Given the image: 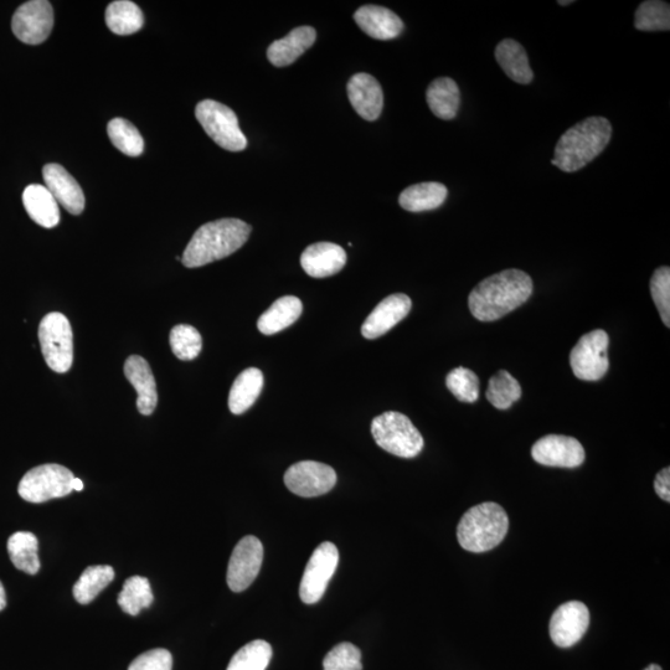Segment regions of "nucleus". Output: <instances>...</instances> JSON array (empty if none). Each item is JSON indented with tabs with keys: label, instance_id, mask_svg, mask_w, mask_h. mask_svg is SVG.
<instances>
[{
	"label": "nucleus",
	"instance_id": "f257e3e1",
	"mask_svg": "<svg viewBox=\"0 0 670 670\" xmlns=\"http://www.w3.org/2000/svg\"><path fill=\"white\" fill-rule=\"evenodd\" d=\"M533 288L528 273L505 270L478 283L469 295L468 306L478 321H498L527 302Z\"/></svg>",
	"mask_w": 670,
	"mask_h": 670
},
{
	"label": "nucleus",
	"instance_id": "f03ea898",
	"mask_svg": "<svg viewBox=\"0 0 670 670\" xmlns=\"http://www.w3.org/2000/svg\"><path fill=\"white\" fill-rule=\"evenodd\" d=\"M250 234L251 226L239 219H221L204 224L185 249L183 265L197 268L223 260L241 249Z\"/></svg>",
	"mask_w": 670,
	"mask_h": 670
},
{
	"label": "nucleus",
	"instance_id": "7ed1b4c3",
	"mask_svg": "<svg viewBox=\"0 0 670 670\" xmlns=\"http://www.w3.org/2000/svg\"><path fill=\"white\" fill-rule=\"evenodd\" d=\"M612 137V126L605 117H589L560 137L551 164L565 173H574L605 151Z\"/></svg>",
	"mask_w": 670,
	"mask_h": 670
},
{
	"label": "nucleus",
	"instance_id": "20e7f679",
	"mask_svg": "<svg viewBox=\"0 0 670 670\" xmlns=\"http://www.w3.org/2000/svg\"><path fill=\"white\" fill-rule=\"evenodd\" d=\"M509 519L497 503H482L468 510L458 524L457 538L463 549L471 553H486L505 538Z\"/></svg>",
	"mask_w": 670,
	"mask_h": 670
},
{
	"label": "nucleus",
	"instance_id": "39448f33",
	"mask_svg": "<svg viewBox=\"0 0 670 670\" xmlns=\"http://www.w3.org/2000/svg\"><path fill=\"white\" fill-rule=\"evenodd\" d=\"M371 435L383 450L402 458L416 457L425 445L424 438L409 417L395 411L375 417Z\"/></svg>",
	"mask_w": 670,
	"mask_h": 670
},
{
	"label": "nucleus",
	"instance_id": "423d86ee",
	"mask_svg": "<svg viewBox=\"0 0 670 670\" xmlns=\"http://www.w3.org/2000/svg\"><path fill=\"white\" fill-rule=\"evenodd\" d=\"M39 342L46 364L55 373L65 374L74 362V334L65 314H46L39 326Z\"/></svg>",
	"mask_w": 670,
	"mask_h": 670
},
{
	"label": "nucleus",
	"instance_id": "0eeeda50",
	"mask_svg": "<svg viewBox=\"0 0 670 670\" xmlns=\"http://www.w3.org/2000/svg\"><path fill=\"white\" fill-rule=\"evenodd\" d=\"M195 117L209 137L229 152H241L247 147L236 113L223 103L205 100L195 108Z\"/></svg>",
	"mask_w": 670,
	"mask_h": 670
},
{
	"label": "nucleus",
	"instance_id": "6e6552de",
	"mask_svg": "<svg viewBox=\"0 0 670 670\" xmlns=\"http://www.w3.org/2000/svg\"><path fill=\"white\" fill-rule=\"evenodd\" d=\"M74 474L64 466L43 465L30 469L19 483V496L29 503H44L69 496Z\"/></svg>",
	"mask_w": 670,
	"mask_h": 670
},
{
	"label": "nucleus",
	"instance_id": "1a4fd4ad",
	"mask_svg": "<svg viewBox=\"0 0 670 670\" xmlns=\"http://www.w3.org/2000/svg\"><path fill=\"white\" fill-rule=\"evenodd\" d=\"M608 335L596 329L582 335L579 342L571 350L570 365L577 379L597 381L603 378L608 370Z\"/></svg>",
	"mask_w": 670,
	"mask_h": 670
},
{
	"label": "nucleus",
	"instance_id": "9d476101",
	"mask_svg": "<svg viewBox=\"0 0 670 670\" xmlns=\"http://www.w3.org/2000/svg\"><path fill=\"white\" fill-rule=\"evenodd\" d=\"M339 551L332 543H323L318 546L309 559L304 570L300 586L301 600L307 605L321 601L338 568Z\"/></svg>",
	"mask_w": 670,
	"mask_h": 670
},
{
	"label": "nucleus",
	"instance_id": "9b49d317",
	"mask_svg": "<svg viewBox=\"0 0 670 670\" xmlns=\"http://www.w3.org/2000/svg\"><path fill=\"white\" fill-rule=\"evenodd\" d=\"M54 27V9L48 0H32L20 5L12 19V30L20 41L39 45Z\"/></svg>",
	"mask_w": 670,
	"mask_h": 670
},
{
	"label": "nucleus",
	"instance_id": "f8f14e48",
	"mask_svg": "<svg viewBox=\"0 0 670 670\" xmlns=\"http://www.w3.org/2000/svg\"><path fill=\"white\" fill-rule=\"evenodd\" d=\"M286 487L296 496L313 498L331 492L337 483V473L321 462L295 463L285 473Z\"/></svg>",
	"mask_w": 670,
	"mask_h": 670
},
{
	"label": "nucleus",
	"instance_id": "ddd939ff",
	"mask_svg": "<svg viewBox=\"0 0 670 670\" xmlns=\"http://www.w3.org/2000/svg\"><path fill=\"white\" fill-rule=\"evenodd\" d=\"M264 561V545L256 536H245L235 546L229 561L228 585L231 591L242 592L249 589L261 570Z\"/></svg>",
	"mask_w": 670,
	"mask_h": 670
},
{
	"label": "nucleus",
	"instance_id": "4468645a",
	"mask_svg": "<svg viewBox=\"0 0 670 670\" xmlns=\"http://www.w3.org/2000/svg\"><path fill=\"white\" fill-rule=\"evenodd\" d=\"M589 625V608L580 601L566 602L551 617L550 637L556 646L569 648L584 637Z\"/></svg>",
	"mask_w": 670,
	"mask_h": 670
},
{
	"label": "nucleus",
	"instance_id": "2eb2a0df",
	"mask_svg": "<svg viewBox=\"0 0 670 670\" xmlns=\"http://www.w3.org/2000/svg\"><path fill=\"white\" fill-rule=\"evenodd\" d=\"M532 456L539 465L576 468L585 461V450L574 437L548 435L535 442Z\"/></svg>",
	"mask_w": 670,
	"mask_h": 670
},
{
	"label": "nucleus",
	"instance_id": "dca6fc26",
	"mask_svg": "<svg viewBox=\"0 0 670 670\" xmlns=\"http://www.w3.org/2000/svg\"><path fill=\"white\" fill-rule=\"evenodd\" d=\"M45 187L53 194L58 204L72 215H80L85 210V194L75 178L60 164H46L43 169Z\"/></svg>",
	"mask_w": 670,
	"mask_h": 670
},
{
	"label": "nucleus",
	"instance_id": "f3484780",
	"mask_svg": "<svg viewBox=\"0 0 670 670\" xmlns=\"http://www.w3.org/2000/svg\"><path fill=\"white\" fill-rule=\"evenodd\" d=\"M412 302L404 293L386 297L370 313L362 327L364 338L376 339L393 329L410 313Z\"/></svg>",
	"mask_w": 670,
	"mask_h": 670
},
{
	"label": "nucleus",
	"instance_id": "a211bd4d",
	"mask_svg": "<svg viewBox=\"0 0 670 670\" xmlns=\"http://www.w3.org/2000/svg\"><path fill=\"white\" fill-rule=\"evenodd\" d=\"M348 97L360 117L367 121L378 120L384 107V94L375 77L364 72L354 75L348 82Z\"/></svg>",
	"mask_w": 670,
	"mask_h": 670
},
{
	"label": "nucleus",
	"instance_id": "6ab92c4d",
	"mask_svg": "<svg viewBox=\"0 0 670 670\" xmlns=\"http://www.w3.org/2000/svg\"><path fill=\"white\" fill-rule=\"evenodd\" d=\"M347 264L343 247L332 242H317L308 246L301 256V265L308 276L324 278L337 275Z\"/></svg>",
	"mask_w": 670,
	"mask_h": 670
},
{
	"label": "nucleus",
	"instance_id": "aec40b11",
	"mask_svg": "<svg viewBox=\"0 0 670 670\" xmlns=\"http://www.w3.org/2000/svg\"><path fill=\"white\" fill-rule=\"evenodd\" d=\"M125 375L137 390V409L144 416L152 415L158 404L157 384L147 360L132 355L125 364Z\"/></svg>",
	"mask_w": 670,
	"mask_h": 670
},
{
	"label": "nucleus",
	"instance_id": "412c9836",
	"mask_svg": "<svg viewBox=\"0 0 670 670\" xmlns=\"http://www.w3.org/2000/svg\"><path fill=\"white\" fill-rule=\"evenodd\" d=\"M354 20L365 34L378 40L398 38L404 30V23L398 15L379 5H364L359 8L354 14Z\"/></svg>",
	"mask_w": 670,
	"mask_h": 670
},
{
	"label": "nucleus",
	"instance_id": "4be33fe9",
	"mask_svg": "<svg viewBox=\"0 0 670 670\" xmlns=\"http://www.w3.org/2000/svg\"><path fill=\"white\" fill-rule=\"evenodd\" d=\"M316 39L317 33L312 27L293 29L286 38L273 41L267 50V58L273 66H290L311 48Z\"/></svg>",
	"mask_w": 670,
	"mask_h": 670
},
{
	"label": "nucleus",
	"instance_id": "5701e85b",
	"mask_svg": "<svg viewBox=\"0 0 670 670\" xmlns=\"http://www.w3.org/2000/svg\"><path fill=\"white\" fill-rule=\"evenodd\" d=\"M23 204L30 218L45 229H53L60 223V210L45 185L30 184L23 193Z\"/></svg>",
	"mask_w": 670,
	"mask_h": 670
},
{
	"label": "nucleus",
	"instance_id": "b1692460",
	"mask_svg": "<svg viewBox=\"0 0 670 670\" xmlns=\"http://www.w3.org/2000/svg\"><path fill=\"white\" fill-rule=\"evenodd\" d=\"M303 306L300 298L286 296L273 302L272 306L262 314L257 328L262 334L273 335L291 327L301 317Z\"/></svg>",
	"mask_w": 670,
	"mask_h": 670
},
{
	"label": "nucleus",
	"instance_id": "393cba45",
	"mask_svg": "<svg viewBox=\"0 0 670 670\" xmlns=\"http://www.w3.org/2000/svg\"><path fill=\"white\" fill-rule=\"evenodd\" d=\"M264 374L260 369L242 371L234 381L229 395V409L234 415L244 414L259 399L264 389Z\"/></svg>",
	"mask_w": 670,
	"mask_h": 670
},
{
	"label": "nucleus",
	"instance_id": "a878e982",
	"mask_svg": "<svg viewBox=\"0 0 670 670\" xmlns=\"http://www.w3.org/2000/svg\"><path fill=\"white\" fill-rule=\"evenodd\" d=\"M496 60L505 75L520 85H528L533 81V70L529 65L528 55L522 45L512 39H505L496 49Z\"/></svg>",
	"mask_w": 670,
	"mask_h": 670
},
{
	"label": "nucleus",
	"instance_id": "bb28decb",
	"mask_svg": "<svg viewBox=\"0 0 670 670\" xmlns=\"http://www.w3.org/2000/svg\"><path fill=\"white\" fill-rule=\"evenodd\" d=\"M447 194V188L441 183H420L405 189L400 194L399 203L402 209L410 213H422L440 208L445 203Z\"/></svg>",
	"mask_w": 670,
	"mask_h": 670
},
{
	"label": "nucleus",
	"instance_id": "cd10ccee",
	"mask_svg": "<svg viewBox=\"0 0 670 670\" xmlns=\"http://www.w3.org/2000/svg\"><path fill=\"white\" fill-rule=\"evenodd\" d=\"M426 100L436 117L441 120H452L460 108V89L450 77H441L432 82L427 89Z\"/></svg>",
	"mask_w": 670,
	"mask_h": 670
},
{
	"label": "nucleus",
	"instance_id": "c85d7f7f",
	"mask_svg": "<svg viewBox=\"0 0 670 670\" xmlns=\"http://www.w3.org/2000/svg\"><path fill=\"white\" fill-rule=\"evenodd\" d=\"M106 24L112 33L131 35L143 28L144 15L141 8L130 0H117L107 7Z\"/></svg>",
	"mask_w": 670,
	"mask_h": 670
},
{
	"label": "nucleus",
	"instance_id": "c756f323",
	"mask_svg": "<svg viewBox=\"0 0 670 670\" xmlns=\"http://www.w3.org/2000/svg\"><path fill=\"white\" fill-rule=\"evenodd\" d=\"M38 549V539L29 532L14 533L8 540L10 560L15 568L29 575H36L40 570Z\"/></svg>",
	"mask_w": 670,
	"mask_h": 670
},
{
	"label": "nucleus",
	"instance_id": "7c9ffc66",
	"mask_svg": "<svg viewBox=\"0 0 670 670\" xmlns=\"http://www.w3.org/2000/svg\"><path fill=\"white\" fill-rule=\"evenodd\" d=\"M115 580V570L108 565L90 566L82 572L74 585L75 600L81 605H89Z\"/></svg>",
	"mask_w": 670,
	"mask_h": 670
},
{
	"label": "nucleus",
	"instance_id": "2f4dec72",
	"mask_svg": "<svg viewBox=\"0 0 670 670\" xmlns=\"http://www.w3.org/2000/svg\"><path fill=\"white\" fill-rule=\"evenodd\" d=\"M153 601L151 584L142 576H132L126 580L117 599L122 611L131 616H137L144 608L151 607Z\"/></svg>",
	"mask_w": 670,
	"mask_h": 670
},
{
	"label": "nucleus",
	"instance_id": "473e14b6",
	"mask_svg": "<svg viewBox=\"0 0 670 670\" xmlns=\"http://www.w3.org/2000/svg\"><path fill=\"white\" fill-rule=\"evenodd\" d=\"M108 137L113 146L126 156L138 157L144 151L141 133L125 118H115L107 126Z\"/></svg>",
	"mask_w": 670,
	"mask_h": 670
},
{
	"label": "nucleus",
	"instance_id": "72a5a7b5",
	"mask_svg": "<svg viewBox=\"0 0 670 670\" xmlns=\"http://www.w3.org/2000/svg\"><path fill=\"white\" fill-rule=\"evenodd\" d=\"M522 396V388L517 379H514L508 371H498L489 380L487 399L498 410H507Z\"/></svg>",
	"mask_w": 670,
	"mask_h": 670
},
{
	"label": "nucleus",
	"instance_id": "f704fd0d",
	"mask_svg": "<svg viewBox=\"0 0 670 670\" xmlns=\"http://www.w3.org/2000/svg\"><path fill=\"white\" fill-rule=\"evenodd\" d=\"M635 27L642 32H668L670 29V7L666 2L648 0L639 5L635 15Z\"/></svg>",
	"mask_w": 670,
	"mask_h": 670
},
{
	"label": "nucleus",
	"instance_id": "c9c22d12",
	"mask_svg": "<svg viewBox=\"0 0 670 670\" xmlns=\"http://www.w3.org/2000/svg\"><path fill=\"white\" fill-rule=\"evenodd\" d=\"M272 658V647L266 641L247 643L235 653L226 670H266Z\"/></svg>",
	"mask_w": 670,
	"mask_h": 670
},
{
	"label": "nucleus",
	"instance_id": "e433bc0d",
	"mask_svg": "<svg viewBox=\"0 0 670 670\" xmlns=\"http://www.w3.org/2000/svg\"><path fill=\"white\" fill-rule=\"evenodd\" d=\"M169 342L175 357L184 362L198 358L203 348V339L198 329L188 324H179L174 327L170 332Z\"/></svg>",
	"mask_w": 670,
	"mask_h": 670
},
{
	"label": "nucleus",
	"instance_id": "4c0bfd02",
	"mask_svg": "<svg viewBox=\"0 0 670 670\" xmlns=\"http://www.w3.org/2000/svg\"><path fill=\"white\" fill-rule=\"evenodd\" d=\"M447 389L457 400L473 404L479 398V379L472 370L457 368L450 371L446 378Z\"/></svg>",
	"mask_w": 670,
	"mask_h": 670
},
{
	"label": "nucleus",
	"instance_id": "58836bf2",
	"mask_svg": "<svg viewBox=\"0 0 670 670\" xmlns=\"http://www.w3.org/2000/svg\"><path fill=\"white\" fill-rule=\"evenodd\" d=\"M324 670H363L362 652L352 643H340L323 661Z\"/></svg>",
	"mask_w": 670,
	"mask_h": 670
},
{
	"label": "nucleus",
	"instance_id": "ea45409f",
	"mask_svg": "<svg viewBox=\"0 0 670 670\" xmlns=\"http://www.w3.org/2000/svg\"><path fill=\"white\" fill-rule=\"evenodd\" d=\"M651 293L659 314L666 327H670V268L659 267L654 271L651 280Z\"/></svg>",
	"mask_w": 670,
	"mask_h": 670
},
{
	"label": "nucleus",
	"instance_id": "a19ab883",
	"mask_svg": "<svg viewBox=\"0 0 670 670\" xmlns=\"http://www.w3.org/2000/svg\"><path fill=\"white\" fill-rule=\"evenodd\" d=\"M173 657L167 649L158 648L134 659L128 670H172Z\"/></svg>",
	"mask_w": 670,
	"mask_h": 670
},
{
	"label": "nucleus",
	"instance_id": "79ce46f5",
	"mask_svg": "<svg viewBox=\"0 0 670 670\" xmlns=\"http://www.w3.org/2000/svg\"><path fill=\"white\" fill-rule=\"evenodd\" d=\"M654 489L659 497L670 502V468H664L657 474L656 481H654Z\"/></svg>",
	"mask_w": 670,
	"mask_h": 670
},
{
	"label": "nucleus",
	"instance_id": "37998d69",
	"mask_svg": "<svg viewBox=\"0 0 670 670\" xmlns=\"http://www.w3.org/2000/svg\"><path fill=\"white\" fill-rule=\"evenodd\" d=\"M7 607V596H5V590L2 582H0V611H3Z\"/></svg>",
	"mask_w": 670,
	"mask_h": 670
},
{
	"label": "nucleus",
	"instance_id": "c03bdc74",
	"mask_svg": "<svg viewBox=\"0 0 670 670\" xmlns=\"http://www.w3.org/2000/svg\"><path fill=\"white\" fill-rule=\"evenodd\" d=\"M84 489V483H82L80 478H74L72 481V491L81 492Z\"/></svg>",
	"mask_w": 670,
	"mask_h": 670
},
{
	"label": "nucleus",
	"instance_id": "a18cd8bd",
	"mask_svg": "<svg viewBox=\"0 0 670 670\" xmlns=\"http://www.w3.org/2000/svg\"><path fill=\"white\" fill-rule=\"evenodd\" d=\"M644 670H663L661 667L657 666V664H651V666L647 667Z\"/></svg>",
	"mask_w": 670,
	"mask_h": 670
},
{
	"label": "nucleus",
	"instance_id": "49530a36",
	"mask_svg": "<svg viewBox=\"0 0 670 670\" xmlns=\"http://www.w3.org/2000/svg\"><path fill=\"white\" fill-rule=\"evenodd\" d=\"M558 3H559L560 5H569V4H572V3H574V2H571V0H570V2H563V0H559Z\"/></svg>",
	"mask_w": 670,
	"mask_h": 670
}]
</instances>
